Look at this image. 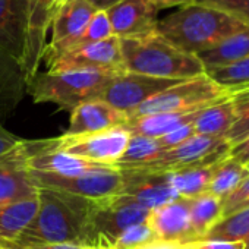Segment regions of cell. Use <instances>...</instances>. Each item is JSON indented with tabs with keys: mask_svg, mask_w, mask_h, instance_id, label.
Instances as JSON below:
<instances>
[{
	"mask_svg": "<svg viewBox=\"0 0 249 249\" xmlns=\"http://www.w3.org/2000/svg\"><path fill=\"white\" fill-rule=\"evenodd\" d=\"M92 201L62 191L38 188V211L12 249H38L57 243H88Z\"/></svg>",
	"mask_w": 249,
	"mask_h": 249,
	"instance_id": "cell-1",
	"label": "cell"
},
{
	"mask_svg": "<svg viewBox=\"0 0 249 249\" xmlns=\"http://www.w3.org/2000/svg\"><path fill=\"white\" fill-rule=\"evenodd\" d=\"M246 30L249 24L236 15L202 3L179 8L157 24V33L161 37L179 50L195 56Z\"/></svg>",
	"mask_w": 249,
	"mask_h": 249,
	"instance_id": "cell-2",
	"label": "cell"
},
{
	"mask_svg": "<svg viewBox=\"0 0 249 249\" xmlns=\"http://www.w3.org/2000/svg\"><path fill=\"white\" fill-rule=\"evenodd\" d=\"M123 69L161 79L183 81L205 73V68L195 54L185 53L169 43L157 31L119 38Z\"/></svg>",
	"mask_w": 249,
	"mask_h": 249,
	"instance_id": "cell-3",
	"label": "cell"
},
{
	"mask_svg": "<svg viewBox=\"0 0 249 249\" xmlns=\"http://www.w3.org/2000/svg\"><path fill=\"white\" fill-rule=\"evenodd\" d=\"M114 75L89 71L38 72L27 82V92L34 103H53L72 111L82 103L98 100Z\"/></svg>",
	"mask_w": 249,
	"mask_h": 249,
	"instance_id": "cell-4",
	"label": "cell"
},
{
	"mask_svg": "<svg viewBox=\"0 0 249 249\" xmlns=\"http://www.w3.org/2000/svg\"><path fill=\"white\" fill-rule=\"evenodd\" d=\"M230 97V89L218 85L207 73L183 79L159 92L141 104L129 117L156 114V113H180L195 111ZM128 117V119H129Z\"/></svg>",
	"mask_w": 249,
	"mask_h": 249,
	"instance_id": "cell-5",
	"label": "cell"
},
{
	"mask_svg": "<svg viewBox=\"0 0 249 249\" xmlns=\"http://www.w3.org/2000/svg\"><path fill=\"white\" fill-rule=\"evenodd\" d=\"M129 140L131 134L123 126H117L87 135H63L47 141H34L31 144V153L62 151L89 163L114 166L126 150Z\"/></svg>",
	"mask_w": 249,
	"mask_h": 249,
	"instance_id": "cell-6",
	"label": "cell"
},
{
	"mask_svg": "<svg viewBox=\"0 0 249 249\" xmlns=\"http://www.w3.org/2000/svg\"><path fill=\"white\" fill-rule=\"evenodd\" d=\"M150 211L128 195H114L92 201L88 214V243L95 248L100 237L111 245L131 226L145 223Z\"/></svg>",
	"mask_w": 249,
	"mask_h": 249,
	"instance_id": "cell-7",
	"label": "cell"
},
{
	"mask_svg": "<svg viewBox=\"0 0 249 249\" xmlns=\"http://www.w3.org/2000/svg\"><path fill=\"white\" fill-rule=\"evenodd\" d=\"M37 188L62 191L89 201H100L119 195L122 192V173L114 166H106L100 170L62 176L28 170Z\"/></svg>",
	"mask_w": 249,
	"mask_h": 249,
	"instance_id": "cell-8",
	"label": "cell"
},
{
	"mask_svg": "<svg viewBox=\"0 0 249 249\" xmlns=\"http://www.w3.org/2000/svg\"><path fill=\"white\" fill-rule=\"evenodd\" d=\"M229 150L230 145L221 137L194 135L180 145L166 150L156 161L144 169L170 173L194 166H210L229 157Z\"/></svg>",
	"mask_w": 249,
	"mask_h": 249,
	"instance_id": "cell-9",
	"label": "cell"
},
{
	"mask_svg": "<svg viewBox=\"0 0 249 249\" xmlns=\"http://www.w3.org/2000/svg\"><path fill=\"white\" fill-rule=\"evenodd\" d=\"M176 82L179 81L153 78L124 71L111 78V81L100 94L98 100L106 101L129 117L141 104Z\"/></svg>",
	"mask_w": 249,
	"mask_h": 249,
	"instance_id": "cell-10",
	"label": "cell"
},
{
	"mask_svg": "<svg viewBox=\"0 0 249 249\" xmlns=\"http://www.w3.org/2000/svg\"><path fill=\"white\" fill-rule=\"evenodd\" d=\"M49 72L89 71L103 73L124 72L120 53V41L111 36L103 41L66 52L46 63Z\"/></svg>",
	"mask_w": 249,
	"mask_h": 249,
	"instance_id": "cell-11",
	"label": "cell"
},
{
	"mask_svg": "<svg viewBox=\"0 0 249 249\" xmlns=\"http://www.w3.org/2000/svg\"><path fill=\"white\" fill-rule=\"evenodd\" d=\"M65 0H27V37L22 60L25 82L38 73L47 46V31Z\"/></svg>",
	"mask_w": 249,
	"mask_h": 249,
	"instance_id": "cell-12",
	"label": "cell"
},
{
	"mask_svg": "<svg viewBox=\"0 0 249 249\" xmlns=\"http://www.w3.org/2000/svg\"><path fill=\"white\" fill-rule=\"evenodd\" d=\"M122 192L131 196L148 211L160 208L179 198L173 189L169 173L151 172L145 169L120 170Z\"/></svg>",
	"mask_w": 249,
	"mask_h": 249,
	"instance_id": "cell-13",
	"label": "cell"
},
{
	"mask_svg": "<svg viewBox=\"0 0 249 249\" xmlns=\"http://www.w3.org/2000/svg\"><path fill=\"white\" fill-rule=\"evenodd\" d=\"M113 36L128 38L157 31L159 9L151 0H120L106 11Z\"/></svg>",
	"mask_w": 249,
	"mask_h": 249,
	"instance_id": "cell-14",
	"label": "cell"
},
{
	"mask_svg": "<svg viewBox=\"0 0 249 249\" xmlns=\"http://www.w3.org/2000/svg\"><path fill=\"white\" fill-rule=\"evenodd\" d=\"M147 224L151 227L159 242L176 245L194 243L189 218V198L179 196L178 199L150 211Z\"/></svg>",
	"mask_w": 249,
	"mask_h": 249,
	"instance_id": "cell-15",
	"label": "cell"
},
{
	"mask_svg": "<svg viewBox=\"0 0 249 249\" xmlns=\"http://www.w3.org/2000/svg\"><path fill=\"white\" fill-rule=\"evenodd\" d=\"M97 9L88 0H65L52 24V40L44 49V56L60 50L66 43L84 33Z\"/></svg>",
	"mask_w": 249,
	"mask_h": 249,
	"instance_id": "cell-16",
	"label": "cell"
},
{
	"mask_svg": "<svg viewBox=\"0 0 249 249\" xmlns=\"http://www.w3.org/2000/svg\"><path fill=\"white\" fill-rule=\"evenodd\" d=\"M128 116L111 107L103 100H91L82 103L71 111L69 126L65 132L68 137L87 135L123 126Z\"/></svg>",
	"mask_w": 249,
	"mask_h": 249,
	"instance_id": "cell-17",
	"label": "cell"
},
{
	"mask_svg": "<svg viewBox=\"0 0 249 249\" xmlns=\"http://www.w3.org/2000/svg\"><path fill=\"white\" fill-rule=\"evenodd\" d=\"M27 37V0H0V53L22 68Z\"/></svg>",
	"mask_w": 249,
	"mask_h": 249,
	"instance_id": "cell-18",
	"label": "cell"
},
{
	"mask_svg": "<svg viewBox=\"0 0 249 249\" xmlns=\"http://www.w3.org/2000/svg\"><path fill=\"white\" fill-rule=\"evenodd\" d=\"M201 110L135 116V117H129L128 122L123 124V128L131 135H141V137L157 140V138L183 126L186 123L194 122Z\"/></svg>",
	"mask_w": 249,
	"mask_h": 249,
	"instance_id": "cell-19",
	"label": "cell"
},
{
	"mask_svg": "<svg viewBox=\"0 0 249 249\" xmlns=\"http://www.w3.org/2000/svg\"><path fill=\"white\" fill-rule=\"evenodd\" d=\"M38 211V195L6 205H0V248L12 249L22 231Z\"/></svg>",
	"mask_w": 249,
	"mask_h": 249,
	"instance_id": "cell-20",
	"label": "cell"
},
{
	"mask_svg": "<svg viewBox=\"0 0 249 249\" xmlns=\"http://www.w3.org/2000/svg\"><path fill=\"white\" fill-rule=\"evenodd\" d=\"M24 164L28 170L62 176H72L106 167V164L89 163L62 151H34L25 159Z\"/></svg>",
	"mask_w": 249,
	"mask_h": 249,
	"instance_id": "cell-21",
	"label": "cell"
},
{
	"mask_svg": "<svg viewBox=\"0 0 249 249\" xmlns=\"http://www.w3.org/2000/svg\"><path fill=\"white\" fill-rule=\"evenodd\" d=\"M38 195L24 163H0V205H6Z\"/></svg>",
	"mask_w": 249,
	"mask_h": 249,
	"instance_id": "cell-22",
	"label": "cell"
},
{
	"mask_svg": "<svg viewBox=\"0 0 249 249\" xmlns=\"http://www.w3.org/2000/svg\"><path fill=\"white\" fill-rule=\"evenodd\" d=\"M27 82L21 65L0 53V117H8L21 103Z\"/></svg>",
	"mask_w": 249,
	"mask_h": 249,
	"instance_id": "cell-23",
	"label": "cell"
},
{
	"mask_svg": "<svg viewBox=\"0 0 249 249\" xmlns=\"http://www.w3.org/2000/svg\"><path fill=\"white\" fill-rule=\"evenodd\" d=\"M234 120V108L230 97L213 103L211 106L202 108L196 119L194 120V131L196 135L207 137H221L231 126Z\"/></svg>",
	"mask_w": 249,
	"mask_h": 249,
	"instance_id": "cell-24",
	"label": "cell"
},
{
	"mask_svg": "<svg viewBox=\"0 0 249 249\" xmlns=\"http://www.w3.org/2000/svg\"><path fill=\"white\" fill-rule=\"evenodd\" d=\"M249 57V30L239 33L217 47L198 54V59L204 65L205 71L227 66Z\"/></svg>",
	"mask_w": 249,
	"mask_h": 249,
	"instance_id": "cell-25",
	"label": "cell"
},
{
	"mask_svg": "<svg viewBox=\"0 0 249 249\" xmlns=\"http://www.w3.org/2000/svg\"><path fill=\"white\" fill-rule=\"evenodd\" d=\"M189 218L195 243L221 218V199L210 192L189 198Z\"/></svg>",
	"mask_w": 249,
	"mask_h": 249,
	"instance_id": "cell-26",
	"label": "cell"
},
{
	"mask_svg": "<svg viewBox=\"0 0 249 249\" xmlns=\"http://www.w3.org/2000/svg\"><path fill=\"white\" fill-rule=\"evenodd\" d=\"M217 164L210 166H194L180 170L170 172V182L173 189L182 198H195L204 192H208Z\"/></svg>",
	"mask_w": 249,
	"mask_h": 249,
	"instance_id": "cell-27",
	"label": "cell"
},
{
	"mask_svg": "<svg viewBox=\"0 0 249 249\" xmlns=\"http://www.w3.org/2000/svg\"><path fill=\"white\" fill-rule=\"evenodd\" d=\"M163 153L164 150L159 145L157 140L141 135H131L126 150L114 164V167L117 170L144 169L153 161H156Z\"/></svg>",
	"mask_w": 249,
	"mask_h": 249,
	"instance_id": "cell-28",
	"label": "cell"
},
{
	"mask_svg": "<svg viewBox=\"0 0 249 249\" xmlns=\"http://www.w3.org/2000/svg\"><path fill=\"white\" fill-rule=\"evenodd\" d=\"M249 236V208L221 217L201 240L243 242Z\"/></svg>",
	"mask_w": 249,
	"mask_h": 249,
	"instance_id": "cell-29",
	"label": "cell"
},
{
	"mask_svg": "<svg viewBox=\"0 0 249 249\" xmlns=\"http://www.w3.org/2000/svg\"><path fill=\"white\" fill-rule=\"evenodd\" d=\"M249 176L248 166H243L237 161H234L230 157H226L217 164V169L214 172L213 180L210 183L208 192L218 196L220 199L226 198L233 189H236L242 180H245Z\"/></svg>",
	"mask_w": 249,
	"mask_h": 249,
	"instance_id": "cell-30",
	"label": "cell"
},
{
	"mask_svg": "<svg viewBox=\"0 0 249 249\" xmlns=\"http://www.w3.org/2000/svg\"><path fill=\"white\" fill-rule=\"evenodd\" d=\"M111 36H113V31H111V25H110V21H108V17H107L106 11H97L94 14V17L91 18V21L88 22V25H87V28L84 30L82 34H79L76 38L66 43L56 53H53L50 56H44L43 60H44V63H47V62L53 60L54 57H57V56H60V54H63L66 52L84 47L87 44L103 41V40H106V38H108Z\"/></svg>",
	"mask_w": 249,
	"mask_h": 249,
	"instance_id": "cell-31",
	"label": "cell"
},
{
	"mask_svg": "<svg viewBox=\"0 0 249 249\" xmlns=\"http://www.w3.org/2000/svg\"><path fill=\"white\" fill-rule=\"evenodd\" d=\"M230 100L234 108V120L224 140L229 145H234L249 137V92L230 89Z\"/></svg>",
	"mask_w": 249,
	"mask_h": 249,
	"instance_id": "cell-32",
	"label": "cell"
},
{
	"mask_svg": "<svg viewBox=\"0 0 249 249\" xmlns=\"http://www.w3.org/2000/svg\"><path fill=\"white\" fill-rule=\"evenodd\" d=\"M205 73L224 88H239L249 85V57L236 63L205 71Z\"/></svg>",
	"mask_w": 249,
	"mask_h": 249,
	"instance_id": "cell-33",
	"label": "cell"
},
{
	"mask_svg": "<svg viewBox=\"0 0 249 249\" xmlns=\"http://www.w3.org/2000/svg\"><path fill=\"white\" fill-rule=\"evenodd\" d=\"M31 153V141H25L0 124V163H24Z\"/></svg>",
	"mask_w": 249,
	"mask_h": 249,
	"instance_id": "cell-34",
	"label": "cell"
},
{
	"mask_svg": "<svg viewBox=\"0 0 249 249\" xmlns=\"http://www.w3.org/2000/svg\"><path fill=\"white\" fill-rule=\"evenodd\" d=\"M156 236L151 230V227L145 223H140L135 226H131L124 230L113 243L114 249H137L140 246L148 245L156 242Z\"/></svg>",
	"mask_w": 249,
	"mask_h": 249,
	"instance_id": "cell-35",
	"label": "cell"
},
{
	"mask_svg": "<svg viewBox=\"0 0 249 249\" xmlns=\"http://www.w3.org/2000/svg\"><path fill=\"white\" fill-rule=\"evenodd\" d=\"M245 208H249V176L242 180V183L226 198L221 199V217Z\"/></svg>",
	"mask_w": 249,
	"mask_h": 249,
	"instance_id": "cell-36",
	"label": "cell"
},
{
	"mask_svg": "<svg viewBox=\"0 0 249 249\" xmlns=\"http://www.w3.org/2000/svg\"><path fill=\"white\" fill-rule=\"evenodd\" d=\"M194 135H196V134L194 131V122H191V123H186V124H183V126L157 138V142L166 151V150H172V148L180 145L182 142L188 141Z\"/></svg>",
	"mask_w": 249,
	"mask_h": 249,
	"instance_id": "cell-37",
	"label": "cell"
},
{
	"mask_svg": "<svg viewBox=\"0 0 249 249\" xmlns=\"http://www.w3.org/2000/svg\"><path fill=\"white\" fill-rule=\"evenodd\" d=\"M210 6L224 9L249 24V0H218Z\"/></svg>",
	"mask_w": 249,
	"mask_h": 249,
	"instance_id": "cell-38",
	"label": "cell"
},
{
	"mask_svg": "<svg viewBox=\"0 0 249 249\" xmlns=\"http://www.w3.org/2000/svg\"><path fill=\"white\" fill-rule=\"evenodd\" d=\"M229 157L243 166H248L249 164V137H246L243 141L234 145H230Z\"/></svg>",
	"mask_w": 249,
	"mask_h": 249,
	"instance_id": "cell-39",
	"label": "cell"
},
{
	"mask_svg": "<svg viewBox=\"0 0 249 249\" xmlns=\"http://www.w3.org/2000/svg\"><path fill=\"white\" fill-rule=\"evenodd\" d=\"M195 249H243V242H220V240H199L191 243Z\"/></svg>",
	"mask_w": 249,
	"mask_h": 249,
	"instance_id": "cell-40",
	"label": "cell"
},
{
	"mask_svg": "<svg viewBox=\"0 0 249 249\" xmlns=\"http://www.w3.org/2000/svg\"><path fill=\"white\" fill-rule=\"evenodd\" d=\"M151 3L159 9H169V8H185L189 5L196 3V0H151Z\"/></svg>",
	"mask_w": 249,
	"mask_h": 249,
	"instance_id": "cell-41",
	"label": "cell"
},
{
	"mask_svg": "<svg viewBox=\"0 0 249 249\" xmlns=\"http://www.w3.org/2000/svg\"><path fill=\"white\" fill-rule=\"evenodd\" d=\"M38 249H94L92 246H87V245H79V243H57V245H49V246H43Z\"/></svg>",
	"mask_w": 249,
	"mask_h": 249,
	"instance_id": "cell-42",
	"label": "cell"
},
{
	"mask_svg": "<svg viewBox=\"0 0 249 249\" xmlns=\"http://www.w3.org/2000/svg\"><path fill=\"white\" fill-rule=\"evenodd\" d=\"M180 245H176V243H164V242H153V243H148V245H144V246H140L137 249H178Z\"/></svg>",
	"mask_w": 249,
	"mask_h": 249,
	"instance_id": "cell-43",
	"label": "cell"
},
{
	"mask_svg": "<svg viewBox=\"0 0 249 249\" xmlns=\"http://www.w3.org/2000/svg\"><path fill=\"white\" fill-rule=\"evenodd\" d=\"M88 2L97 9V11H107L113 5H116L120 0H88Z\"/></svg>",
	"mask_w": 249,
	"mask_h": 249,
	"instance_id": "cell-44",
	"label": "cell"
},
{
	"mask_svg": "<svg viewBox=\"0 0 249 249\" xmlns=\"http://www.w3.org/2000/svg\"><path fill=\"white\" fill-rule=\"evenodd\" d=\"M95 249H114V248H113V245H111L110 242H107L106 239L100 237V239L97 240Z\"/></svg>",
	"mask_w": 249,
	"mask_h": 249,
	"instance_id": "cell-45",
	"label": "cell"
},
{
	"mask_svg": "<svg viewBox=\"0 0 249 249\" xmlns=\"http://www.w3.org/2000/svg\"><path fill=\"white\" fill-rule=\"evenodd\" d=\"M218 2V0H196V3H202V5H213Z\"/></svg>",
	"mask_w": 249,
	"mask_h": 249,
	"instance_id": "cell-46",
	"label": "cell"
},
{
	"mask_svg": "<svg viewBox=\"0 0 249 249\" xmlns=\"http://www.w3.org/2000/svg\"><path fill=\"white\" fill-rule=\"evenodd\" d=\"M243 249H249V236L243 240Z\"/></svg>",
	"mask_w": 249,
	"mask_h": 249,
	"instance_id": "cell-47",
	"label": "cell"
},
{
	"mask_svg": "<svg viewBox=\"0 0 249 249\" xmlns=\"http://www.w3.org/2000/svg\"><path fill=\"white\" fill-rule=\"evenodd\" d=\"M231 89H240V91H246V92H249V85H245V87H239V88H231Z\"/></svg>",
	"mask_w": 249,
	"mask_h": 249,
	"instance_id": "cell-48",
	"label": "cell"
},
{
	"mask_svg": "<svg viewBox=\"0 0 249 249\" xmlns=\"http://www.w3.org/2000/svg\"><path fill=\"white\" fill-rule=\"evenodd\" d=\"M178 249H194V248H192L191 245H180Z\"/></svg>",
	"mask_w": 249,
	"mask_h": 249,
	"instance_id": "cell-49",
	"label": "cell"
},
{
	"mask_svg": "<svg viewBox=\"0 0 249 249\" xmlns=\"http://www.w3.org/2000/svg\"><path fill=\"white\" fill-rule=\"evenodd\" d=\"M191 246H192V245H191ZM192 248H194V246H192ZM194 249H195V248H194Z\"/></svg>",
	"mask_w": 249,
	"mask_h": 249,
	"instance_id": "cell-50",
	"label": "cell"
},
{
	"mask_svg": "<svg viewBox=\"0 0 249 249\" xmlns=\"http://www.w3.org/2000/svg\"><path fill=\"white\" fill-rule=\"evenodd\" d=\"M248 169H249V164H248Z\"/></svg>",
	"mask_w": 249,
	"mask_h": 249,
	"instance_id": "cell-51",
	"label": "cell"
},
{
	"mask_svg": "<svg viewBox=\"0 0 249 249\" xmlns=\"http://www.w3.org/2000/svg\"><path fill=\"white\" fill-rule=\"evenodd\" d=\"M0 249H3V248H0Z\"/></svg>",
	"mask_w": 249,
	"mask_h": 249,
	"instance_id": "cell-52",
	"label": "cell"
},
{
	"mask_svg": "<svg viewBox=\"0 0 249 249\" xmlns=\"http://www.w3.org/2000/svg\"><path fill=\"white\" fill-rule=\"evenodd\" d=\"M94 249H95V248H94Z\"/></svg>",
	"mask_w": 249,
	"mask_h": 249,
	"instance_id": "cell-53",
	"label": "cell"
}]
</instances>
